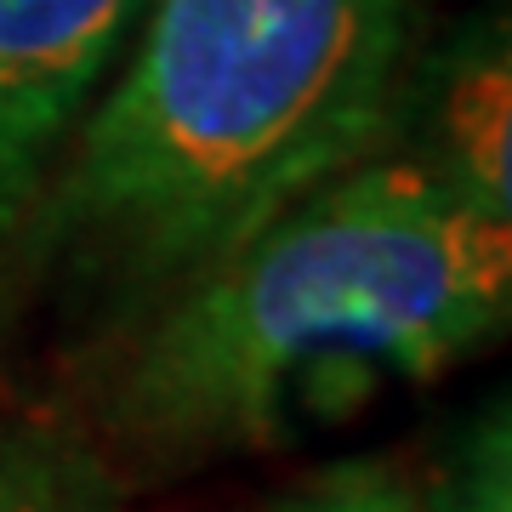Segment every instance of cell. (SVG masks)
<instances>
[{
    "label": "cell",
    "mask_w": 512,
    "mask_h": 512,
    "mask_svg": "<svg viewBox=\"0 0 512 512\" xmlns=\"http://www.w3.org/2000/svg\"><path fill=\"white\" fill-rule=\"evenodd\" d=\"M0 512H120V478L86 439L57 427H6Z\"/></svg>",
    "instance_id": "cell-5"
},
{
    "label": "cell",
    "mask_w": 512,
    "mask_h": 512,
    "mask_svg": "<svg viewBox=\"0 0 512 512\" xmlns=\"http://www.w3.org/2000/svg\"><path fill=\"white\" fill-rule=\"evenodd\" d=\"M421 0H148L80 120L23 268L114 336L410 126Z\"/></svg>",
    "instance_id": "cell-2"
},
{
    "label": "cell",
    "mask_w": 512,
    "mask_h": 512,
    "mask_svg": "<svg viewBox=\"0 0 512 512\" xmlns=\"http://www.w3.org/2000/svg\"><path fill=\"white\" fill-rule=\"evenodd\" d=\"M143 12L148 0H0V274L23 268L40 200Z\"/></svg>",
    "instance_id": "cell-3"
},
{
    "label": "cell",
    "mask_w": 512,
    "mask_h": 512,
    "mask_svg": "<svg viewBox=\"0 0 512 512\" xmlns=\"http://www.w3.org/2000/svg\"><path fill=\"white\" fill-rule=\"evenodd\" d=\"M274 512H421L416 478L387 461H336L274 501Z\"/></svg>",
    "instance_id": "cell-7"
},
{
    "label": "cell",
    "mask_w": 512,
    "mask_h": 512,
    "mask_svg": "<svg viewBox=\"0 0 512 512\" xmlns=\"http://www.w3.org/2000/svg\"><path fill=\"white\" fill-rule=\"evenodd\" d=\"M416 160L467 205L512 217V52L501 18H478L433 63Z\"/></svg>",
    "instance_id": "cell-4"
},
{
    "label": "cell",
    "mask_w": 512,
    "mask_h": 512,
    "mask_svg": "<svg viewBox=\"0 0 512 512\" xmlns=\"http://www.w3.org/2000/svg\"><path fill=\"white\" fill-rule=\"evenodd\" d=\"M512 313V217L387 148L120 330L97 456L171 478L274 450L473 359Z\"/></svg>",
    "instance_id": "cell-1"
},
{
    "label": "cell",
    "mask_w": 512,
    "mask_h": 512,
    "mask_svg": "<svg viewBox=\"0 0 512 512\" xmlns=\"http://www.w3.org/2000/svg\"><path fill=\"white\" fill-rule=\"evenodd\" d=\"M421 512H512V433L507 399L484 404L456 439L444 444L416 484Z\"/></svg>",
    "instance_id": "cell-6"
}]
</instances>
